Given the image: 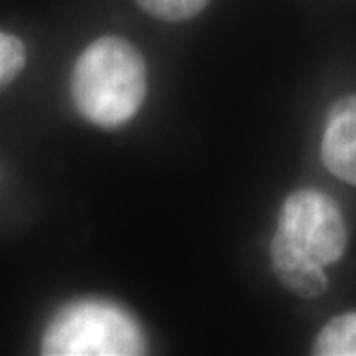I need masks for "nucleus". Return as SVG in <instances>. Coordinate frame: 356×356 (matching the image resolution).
Segmentation results:
<instances>
[{"mask_svg": "<svg viewBox=\"0 0 356 356\" xmlns=\"http://www.w3.org/2000/svg\"><path fill=\"white\" fill-rule=\"evenodd\" d=\"M147 93V65L135 44L102 36L79 54L72 72V99L77 113L102 129L129 123Z\"/></svg>", "mask_w": 356, "mask_h": 356, "instance_id": "obj_1", "label": "nucleus"}, {"mask_svg": "<svg viewBox=\"0 0 356 356\" xmlns=\"http://www.w3.org/2000/svg\"><path fill=\"white\" fill-rule=\"evenodd\" d=\"M145 334L125 307L107 299H77L48 323L42 355L135 356L145 355Z\"/></svg>", "mask_w": 356, "mask_h": 356, "instance_id": "obj_2", "label": "nucleus"}, {"mask_svg": "<svg viewBox=\"0 0 356 356\" xmlns=\"http://www.w3.org/2000/svg\"><path fill=\"white\" fill-rule=\"evenodd\" d=\"M277 234L323 267L337 264L348 245L341 208L331 196L313 188L293 192L285 198Z\"/></svg>", "mask_w": 356, "mask_h": 356, "instance_id": "obj_3", "label": "nucleus"}, {"mask_svg": "<svg viewBox=\"0 0 356 356\" xmlns=\"http://www.w3.org/2000/svg\"><path fill=\"white\" fill-rule=\"evenodd\" d=\"M321 154L334 177L356 186V93L339 99L331 107Z\"/></svg>", "mask_w": 356, "mask_h": 356, "instance_id": "obj_4", "label": "nucleus"}, {"mask_svg": "<svg viewBox=\"0 0 356 356\" xmlns=\"http://www.w3.org/2000/svg\"><path fill=\"white\" fill-rule=\"evenodd\" d=\"M271 266L277 275V280L303 299H315L327 291L329 281L325 275V267L318 266L311 257L301 254L297 248H293L283 236L275 232L271 240Z\"/></svg>", "mask_w": 356, "mask_h": 356, "instance_id": "obj_5", "label": "nucleus"}, {"mask_svg": "<svg viewBox=\"0 0 356 356\" xmlns=\"http://www.w3.org/2000/svg\"><path fill=\"white\" fill-rule=\"evenodd\" d=\"M318 356H356V313L339 315L325 325L315 341Z\"/></svg>", "mask_w": 356, "mask_h": 356, "instance_id": "obj_6", "label": "nucleus"}, {"mask_svg": "<svg viewBox=\"0 0 356 356\" xmlns=\"http://www.w3.org/2000/svg\"><path fill=\"white\" fill-rule=\"evenodd\" d=\"M147 14L165 22L191 20L202 13L210 0H135Z\"/></svg>", "mask_w": 356, "mask_h": 356, "instance_id": "obj_7", "label": "nucleus"}, {"mask_svg": "<svg viewBox=\"0 0 356 356\" xmlns=\"http://www.w3.org/2000/svg\"><path fill=\"white\" fill-rule=\"evenodd\" d=\"M26 65V48L22 40L0 32V89L10 86Z\"/></svg>", "mask_w": 356, "mask_h": 356, "instance_id": "obj_8", "label": "nucleus"}]
</instances>
